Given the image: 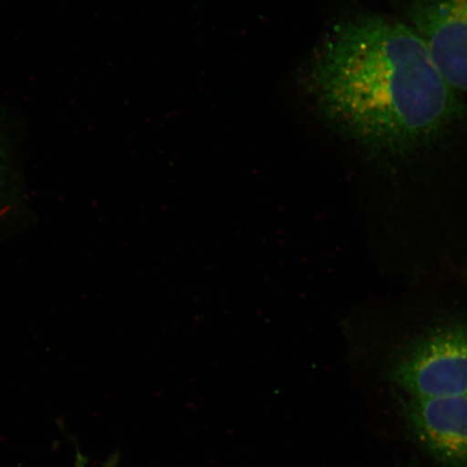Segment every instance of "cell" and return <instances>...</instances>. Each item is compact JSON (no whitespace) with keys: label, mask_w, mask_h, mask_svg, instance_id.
Instances as JSON below:
<instances>
[{"label":"cell","mask_w":467,"mask_h":467,"mask_svg":"<svg viewBox=\"0 0 467 467\" xmlns=\"http://www.w3.org/2000/svg\"><path fill=\"white\" fill-rule=\"evenodd\" d=\"M409 429L431 457L447 467H467V394L411 399L404 404Z\"/></svg>","instance_id":"4"},{"label":"cell","mask_w":467,"mask_h":467,"mask_svg":"<svg viewBox=\"0 0 467 467\" xmlns=\"http://www.w3.org/2000/svg\"><path fill=\"white\" fill-rule=\"evenodd\" d=\"M299 80L320 119L371 153L424 148L467 117L462 95L442 78L421 38L406 22L381 14L334 23Z\"/></svg>","instance_id":"1"},{"label":"cell","mask_w":467,"mask_h":467,"mask_svg":"<svg viewBox=\"0 0 467 467\" xmlns=\"http://www.w3.org/2000/svg\"><path fill=\"white\" fill-rule=\"evenodd\" d=\"M75 467H86V458L79 452L78 458H76ZM103 467H119V455L114 454L112 458L105 462Z\"/></svg>","instance_id":"6"},{"label":"cell","mask_w":467,"mask_h":467,"mask_svg":"<svg viewBox=\"0 0 467 467\" xmlns=\"http://www.w3.org/2000/svg\"><path fill=\"white\" fill-rule=\"evenodd\" d=\"M406 14L442 78L467 93V0H409Z\"/></svg>","instance_id":"3"},{"label":"cell","mask_w":467,"mask_h":467,"mask_svg":"<svg viewBox=\"0 0 467 467\" xmlns=\"http://www.w3.org/2000/svg\"><path fill=\"white\" fill-rule=\"evenodd\" d=\"M26 200L21 166L0 119V232L20 219Z\"/></svg>","instance_id":"5"},{"label":"cell","mask_w":467,"mask_h":467,"mask_svg":"<svg viewBox=\"0 0 467 467\" xmlns=\"http://www.w3.org/2000/svg\"><path fill=\"white\" fill-rule=\"evenodd\" d=\"M390 381L411 399L467 394V323L426 332L389 371Z\"/></svg>","instance_id":"2"}]
</instances>
